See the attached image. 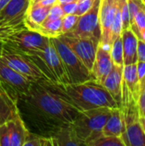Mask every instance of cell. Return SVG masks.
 Listing matches in <instances>:
<instances>
[{
	"label": "cell",
	"instance_id": "obj_1",
	"mask_svg": "<svg viewBox=\"0 0 145 146\" xmlns=\"http://www.w3.org/2000/svg\"><path fill=\"white\" fill-rule=\"evenodd\" d=\"M20 115L29 132L51 137L72 123L79 111L52 91L46 81L32 82L28 91L17 98Z\"/></svg>",
	"mask_w": 145,
	"mask_h": 146
},
{
	"label": "cell",
	"instance_id": "obj_2",
	"mask_svg": "<svg viewBox=\"0 0 145 146\" xmlns=\"http://www.w3.org/2000/svg\"><path fill=\"white\" fill-rule=\"evenodd\" d=\"M48 86L78 111L102 107L119 108L118 103L108 90L95 80L79 84L60 85L47 82Z\"/></svg>",
	"mask_w": 145,
	"mask_h": 146
},
{
	"label": "cell",
	"instance_id": "obj_3",
	"mask_svg": "<svg viewBox=\"0 0 145 146\" xmlns=\"http://www.w3.org/2000/svg\"><path fill=\"white\" fill-rule=\"evenodd\" d=\"M40 69L50 83L67 85L70 84L62 62L50 41L42 49L23 53Z\"/></svg>",
	"mask_w": 145,
	"mask_h": 146
},
{
	"label": "cell",
	"instance_id": "obj_4",
	"mask_svg": "<svg viewBox=\"0 0 145 146\" xmlns=\"http://www.w3.org/2000/svg\"><path fill=\"white\" fill-rule=\"evenodd\" d=\"M111 111L112 109L106 107L79 111L71 125L84 145L103 135V126Z\"/></svg>",
	"mask_w": 145,
	"mask_h": 146
},
{
	"label": "cell",
	"instance_id": "obj_5",
	"mask_svg": "<svg viewBox=\"0 0 145 146\" xmlns=\"http://www.w3.org/2000/svg\"><path fill=\"white\" fill-rule=\"evenodd\" d=\"M50 39L62 62L70 84H79L90 80H94L91 72L60 38Z\"/></svg>",
	"mask_w": 145,
	"mask_h": 146
},
{
	"label": "cell",
	"instance_id": "obj_6",
	"mask_svg": "<svg viewBox=\"0 0 145 146\" xmlns=\"http://www.w3.org/2000/svg\"><path fill=\"white\" fill-rule=\"evenodd\" d=\"M0 58L12 69L31 82H49L40 69L23 53L11 50L1 44Z\"/></svg>",
	"mask_w": 145,
	"mask_h": 146
},
{
	"label": "cell",
	"instance_id": "obj_7",
	"mask_svg": "<svg viewBox=\"0 0 145 146\" xmlns=\"http://www.w3.org/2000/svg\"><path fill=\"white\" fill-rule=\"evenodd\" d=\"M50 38L27 28L16 32L2 41V44L21 53H26L44 48Z\"/></svg>",
	"mask_w": 145,
	"mask_h": 146
},
{
	"label": "cell",
	"instance_id": "obj_8",
	"mask_svg": "<svg viewBox=\"0 0 145 146\" xmlns=\"http://www.w3.org/2000/svg\"><path fill=\"white\" fill-rule=\"evenodd\" d=\"M99 8L100 0H95L91 8L79 16L76 28L73 32L64 35L90 38L100 42L101 27L99 21Z\"/></svg>",
	"mask_w": 145,
	"mask_h": 146
},
{
	"label": "cell",
	"instance_id": "obj_9",
	"mask_svg": "<svg viewBox=\"0 0 145 146\" xmlns=\"http://www.w3.org/2000/svg\"><path fill=\"white\" fill-rule=\"evenodd\" d=\"M126 0H100L99 21L101 27L100 44L109 49L111 46V29L117 15Z\"/></svg>",
	"mask_w": 145,
	"mask_h": 146
},
{
	"label": "cell",
	"instance_id": "obj_10",
	"mask_svg": "<svg viewBox=\"0 0 145 146\" xmlns=\"http://www.w3.org/2000/svg\"><path fill=\"white\" fill-rule=\"evenodd\" d=\"M60 38L78 56L82 63L91 72L97 46L100 42L90 38L62 34Z\"/></svg>",
	"mask_w": 145,
	"mask_h": 146
},
{
	"label": "cell",
	"instance_id": "obj_11",
	"mask_svg": "<svg viewBox=\"0 0 145 146\" xmlns=\"http://www.w3.org/2000/svg\"><path fill=\"white\" fill-rule=\"evenodd\" d=\"M0 84L17 99L20 95L28 91L32 82L12 69L0 58Z\"/></svg>",
	"mask_w": 145,
	"mask_h": 146
},
{
	"label": "cell",
	"instance_id": "obj_12",
	"mask_svg": "<svg viewBox=\"0 0 145 146\" xmlns=\"http://www.w3.org/2000/svg\"><path fill=\"white\" fill-rule=\"evenodd\" d=\"M114 62L110 55L109 49L99 44L91 69V74L94 80L103 85L105 78L112 70Z\"/></svg>",
	"mask_w": 145,
	"mask_h": 146
},
{
	"label": "cell",
	"instance_id": "obj_13",
	"mask_svg": "<svg viewBox=\"0 0 145 146\" xmlns=\"http://www.w3.org/2000/svg\"><path fill=\"white\" fill-rule=\"evenodd\" d=\"M17 99L0 84V125L19 115Z\"/></svg>",
	"mask_w": 145,
	"mask_h": 146
},
{
	"label": "cell",
	"instance_id": "obj_14",
	"mask_svg": "<svg viewBox=\"0 0 145 146\" xmlns=\"http://www.w3.org/2000/svg\"><path fill=\"white\" fill-rule=\"evenodd\" d=\"M51 7L43 6L38 3H29L24 15V23L27 29L36 31V29L44 21Z\"/></svg>",
	"mask_w": 145,
	"mask_h": 146
},
{
	"label": "cell",
	"instance_id": "obj_15",
	"mask_svg": "<svg viewBox=\"0 0 145 146\" xmlns=\"http://www.w3.org/2000/svg\"><path fill=\"white\" fill-rule=\"evenodd\" d=\"M122 46L124 65L137 63L138 62V37L131 27L122 30Z\"/></svg>",
	"mask_w": 145,
	"mask_h": 146
},
{
	"label": "cell",
	"instance_id": "obj_16",
	"mask_svg": "<svg viewBox=\"0 0 145 146\" xmlns=\"http://www.w3.org/2000/svg\"><path fill=\"white\" fill-rule=\"evenodd\" d=\"M122 80H123V67L114 64L112 70L105 78L103 86L112 95L115 101L121 104V92H122Z\"/></svg>",
	"mask_w": 145,
	"mask_h": 146
},
{
	"label": "cell",
	"instance_id": "obj_17",
	"mask_svg": "<svg viewBox=\"0 0 145 146\" xmlns=\"http://www.w3.org/2000/svg\"><path fill=\"white\" fill-rule=\"evenodd\" d=\"M54 146L84 145L83 142L76 135L71 123L59 128L51 136Z\"/></svg>",
	"mask_w": 145,
	"mask_h": 146
},
{
	"label": "cell",
	"instance_id": "obj_18",
	"mask_svg": "<svg viewBox=\"0 0 145 146\" xmlns=\"http://www.w3.org/2000/svg\"><path fill=\"white\" fill-rule=\"evenodd\" d=\"M124 129H125L124 120L121 109L120 108L112 109L111 114L103 126V132H102L103 135L121 137L122 133H124Z\"/></svg>",
	"mask_w": 145,
	"mask_h": 146
},
{
	"label": "cell",
	"instance_id": "obj_19",
	"mask_svg": "<svg viewBox=\"0 0 145 146\" xmlns=\"http://www.w3.org/2000/svg\"><path fill=\"white\" fill-rule=\"evenodd\" d=\"M10 135V146H23L29 133L21 115L6 122Z\"/></svg>",
	"mask_w": 145,
	"mask_h": 146
},
{
	"label": "cell",
	"instance_id": "obj_20",
	"mask_svg": "<svg viewBox=\"0 0 145 146\" xmlns=\"http://www.w3.org/2000/svg\"><path fill=\"white\" fill-rule=\"evenodd\" d=\"M30 0H10L0 10V21H9L24 16Z\"/></svg>",
	"mask_w": 145,
	"mask_h": 146
},
{
	"label": "cell",
	"instance_id": "obj_21",
	"mask_svg": "<svg viewBox=\"0 0 145 146\" xmlns=\"http://www.w3.org/2000/svg\"><path fill=\"white\" fill-rule=\"evenodd\" d=\"M123 81L132 97L138 101L140 95V80L137 72V63L124 65Z\"/></svg>",
	"mask_w": 145,
	"mask_h": 146
},
{
	"label": "cell",
	"instance_id": "obj_22",
	"mask_svg": "<svg viewBox=\"0 0 145 146\" xmlns=\"http://www.w3.org/2000/svg\"><path fill=\"white\" fill-rule=\"evenodd\" d=\"M26 28L24 23V16L9 21H0V43L13 33Z\"/></svg>",
	"mask_w": 145,
	"mask_h": 146
},
{
	"label": "cell",
	"instance_id": "obj_23",
	"mask_svg": "<svg viewBox=\"0 0 145 146\" xmlns=\"http://www.w3.org/2000/svg\"><path fill=\"white\" fill-rule=\"evenodd\" d=\"M35 32L48 38H58L62 36L63 34L62 30V18L51 21L43 22Z\"/></svg>",
	"mask_w": 145,
	"mask_h": 146
},
{
	"label": "cell",
	"instance_id": "obj_24",
	"mask_svg": "<svg viewBox=\"0 0 145 146\" xmlns=\"http://www.w3.org/2000/svg\"><path fill=\"white\" fill-rule=\"evenodd\" d=\"M131 29L136 34L138 39H145V7L139 10L135 15L133 21L130 26Z\"/></svg>",
	"mask_w": 145,
	"mask_h": 146
},
{
	"label": "cell",
	"instance_id": "obj_25",
	"mask_svg": "<svg viewBox=\"0 0 145 146\" xmlns=\"http://www.w3.org/2000/svg\"><path fill=\"white\" fill-rule=\"evenodd\" d=\"M110 55L113 60L114 64L124 67V59H123V46H122V38L121 35L117 37L112 43L109 48Z\"/></svg>",
	"mask_w": 145,
	"mask_h": 146
},
{
	"label": "cell",
	"instance_id": "obj_26",
	"mask_svg": "<svg viewBox=\"0 0 145 146\" xmlns=\"http://www.w3.org/2000/svg\"><path fill=\"white\" fill-rule=\"evenodd\" d=\"M23 146H54L51 137H45L29 132Z\"/></svg>",
	"mask_w": 145,
	"mask_h": 146
},
{
	"label": "cell",
	"instance_id": "obj_27",
	"mask_svg": "<svg viewBox=\"0 0 145 146\" xmlns=\"http://www.w3.org/2000/svg\"><path fill=\"white\" fill-rule=\"evenodd\" d=\"M86 146H125V144L121 137L102 135Z\"/></svg>",
	"mask_w": 145,
	"mask_h": 146
},
{
	"label": "cell",
	"instance_id": "obj_28",
	"mask_svg": "<svg viewBox=\"0 0 145 146\" xmlns=\"http://www.w3.org/2000/svg\"><path fill=\"white\" fill-rule=\"evenodd\" d=\"M79 18V16L75 15V14L65 15L62 18V33L66 34V33L73 32L76 28V27H77Z\"/></svg>",
	"mask_w": 145,
	"mask_h": 146
},
{
	"label": "cell",
	"instance_id": "obj_29",
	"mask_svg": "<svg viewBox=\"0 0 145 146\" xmlns=\"http://www.w3.org/2000/svg\"><path fill=\"white\" fill-rule=\"evenodd\" d=\"M127 6L129 11V17H130V26L133 21V19L137 13L143 9L145 7V4L142 0H127Z\"/></svg>",
	"mask_w": 145,
	"mask_h": 146
},
{
	"label": "cell",
	"instance_id": "obj_30",
	"mask_svg": "<svg viewBox=\"0 0 145 146\" xmlns=\"http://www.w3.org/2000/svg\"><path fill=\"white\" fill-rule=\"evenodd\" d=\"M65 15L62 9V6L59 4V3H56L55 5H53L48 15H47V17L46 19L44 20V22H47V21H55V20H57V19H60V18H62L63 16Z\"/></svg>",
	"mask_w": 145,
	"mask_h": 146
},
{
	"label": "cell",
	"instance_id": "obj_31",
	"mask_svg": "<svg viewBox=\"0 0 145 146\" xmlns=\"http://www.w3.org/2000/svg\"><path fill=\"white\" fill-rule=\"evenodd\" d=\"M0 146H10V135L7 123L0 125Z\"/></svg>",
	"mask_w": 145,
	"mask_h": 146
},
{
	"label": "cell",
	"instance_id": "obj_32",
	"mask_svg": "<svg viewBox=\"0 0 145 146\" xmlns=\"http://www.w3.org/2000/svg\"><path fill=\"white\" fill-rule=\"evenodd\" d=\"M94 2H95V0H80V1H79L77 9H76V11L74 14L79 16L82 15L83 14H85L86 11H88L91 8Z\"/></svg>",
	"mask_w": 145,
	"mask_h": 146
},
{
	"label": "cell",
	"instance_id": "obj_33",
	"mask_svg": "<svg viewBox=\"0 0 145 146\" xmlns=\"http://www.w3.org/2000/svg\"><path fill=\"white\" fill-rule=\"evenodd\" d=\"M138 61L145 62V42L142 39L138 40Z\"/></svg>",
	"mask_w": 145,
	"mask_h": 146
},
{
	"label": "cell",
	"instance_id": "obj_34",
	"mask_svg": "<svg viewBox=\"0 0 145 146\" xmlns=\"http://www.w3.org/2000/svg\"><path fill=\"white\" fill-rule=\"evenodd\" d=\"M61 5V4H60ZM77 5L78 3H68L66 4H62V9L64 12L65 15H68V14H74L77 9Z\"/></svg>",
	"mask_w": 145,
	"mask_h": 146
},
{
	"label": "cell",
	"instance_id": "obj_35",
	"mask_svg": "<svg viewBox=\"0 0 145 146\" xmlns=\"http://www.w3.org/2000/svg\"><path fill=\"white\" fill-rule=\"evenodd\" d=\"M137 72H138V79H139V80L141 81L145 75L144 62H141V61H138V62H137Z\"/></svg>",
	"mask_w": 145,
	"mask_h": 146
},
{
	"label": "cell",
	"instance_id": "obj_36",
	"mask_svg": "<svg viewBox=\"0 0 145 146\" xmlns=\"http://www.w3.org/2000/svg\"><path fill=\"white\" fill-rule=\"evenodd\" d=\"M139 121H140V124L142 126V128L144 130V133L145 134V117L144 116H140L139 118Z\"/></svg>",
	"mask_w": 145,
	"mask_h": 146
},
{
	"label": "cell",
	"instance_id": "obj_37",
	"mask_svg": "<svg viewBox=\"0 0 145 146\" xmlns=\"http://www.w3.org/2000/svg\"><path fill=\"white\" fill-rule=\"evenodd\" d=\"M10 0H0V10L9 2Z\"/></svg>",
	"mask_w": 145,
	"mask_h": 146
},
{
	"label": "cell",
	"instance_id": "obj_38",
	"mask_svg": "<svg viewBox=\"0 0 145 146\" xmlns=\"http://www.w3.org/2000/svg\"><path fill=\"white\" fill-rule=\"evenodd\" d=\"M144 87H145V75L143 78V80L140 81V90H141V88H144Z\"/></svg>",
	"mask_w": 145,
	"mask_h": 146
},
{
	"label": "cell",
	"instance_id": "obj_39",
	"mask_svg": "<svg viewBox=\"0 0 145 146\" xmlns=\"http://www.w3.org/2000/svg\"><path fill=\"white\" fill-rule=\"evenodd\" d=\"M139 114H140V116H144L145 117V109L140 110V111H139Z\"/></svg>",
	"mask_w": 145,
	"mask_h": 146
},
{
	"label": "cell",
	"instance_id": "obj_40",
	"mask_svg": "<svg viewBox=\"0 0 145 146\" xmlns=\"http://www.w3.org/2000/svg\"><path fill=\"white\" fill-rule=\"evenodd\" d=\"M43 0H30L29 1V3H38V2H41Z\"/></svg>",
	"mask_w": 145,
	"mask_h": 146
},
{
	"label": "cell",
	"instance_id": "obj_41",
	"mask_svg": "<svg viewBox=\"0 0 145 146\" xmlns=\"http://www.w3.org/2000/svg\"><path fill=\"white\" fill-rule=\"evenodd\" d=\"M142 1H143V3L145 4V0H142Z\"/></svg>",
	"mask_w": 145,
	"mask_h": 146
},
{
	"label": "cell",
	"instance_id": "obj_42",
	"mask_svg": "<svg viewBox=\"0 0 145 146\" xmlns=\"http://www.w3.org/2000/svg\"><path fill=\"white\" fill-rule=\"evenodd\" d=\"M144 42H145V39H144Z\"/></svg>",
	"mask_w": 145,
	"mask_h": 146
}]
</instances>
